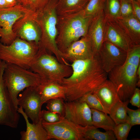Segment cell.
Segmentation results:
<instances>
[{
    "instance_id": "cell-4",
    "label": "cell",
    "mask_w": 140,
    "mask_h": 140,
    "mask_svg": "<svg viewBox=\"0 0 140 140\" xmlns=\"http://www.w3.org/2000/svg\"><path fill=\"white\" fill-rule=\"evenodd\" d=\"M51 54L45 50L39 48L30 69L44 79L61 84L64 78L71 75L72 70L69 64L60 63Z\"/></svg>"
},
{
    "instance_id": "cell-1",
    "label": "cell",
    "mask_w": 140,
    "mask_h": 140,
    "mask_svg": "<svg viewBox=\"0 0 140 140\" xmlns=\"http://www.w3.org/2000/svg\"><path fill=\"white\" fill-rule=\"evenodd\" d=\"M140 64L139 46L128 53L123 64L115 67L108 74V79L114 85L122 101L129 100L137 87V71Z\"/></svg>"
},
{
    "instance_id": "cell-6",
    "label": "cell",
    "mask_w": 140,
    "mask_h": 140,
    "mask_svg": "<svg viewBox=\"0 0 140 140\" xmlns=\"http://www.w3.org/2000/svg\"><path fill=\"white\" fill-rule=\"evenodd\" d=\"M38 49L39 46L36 44L18 37L9 45H4L0 41V60L28 69Z\"/></svg>"
},
{
    "instance_id": "cell-14",
    "label": "cell",
    "mask_w": 140,
    "mask_h": 140,
    "mask_svg": "<svg viewBox=\"0 0 140 140\" xmlns=\"http://www.w3.org/2000/svg\"><path fill=\"white\" fill-rule=\"evenodd\" d=\"M104 41L111 43L127 53L137 46L115 20L105 18Z\"/></svg>"
},
{
    "instance_id": "cell-22",
    "label": "cell",
    "mask_w": 140,
    "mask_h": 140,
    "mask_svg": "<svg viewBox=\"0 0 140 140\" xmlns=\"http://www.w3.org/2000/svg\"><path fill=\"white\" fill-rule=\"evenodd\" d=\"M56 10L58 16L79 12L85 8L90 0H56Z\"/></svg>"
},
{
    "instance_id": "cell-32",
    "label": "cell",
    "mask_w": 140,
    "mask_h": 140,
    "mask_svg": "<svg viewBox=\"0 0 140 140\" xmlns=\"http://www.w3.org/2000/svg\"><path fill=\"white\" fill-rule=\"evenodd\" d=\"M120 17H125L133 15L132 8L130 1L120 0Z\"/></svg>"
},
{
    "instance_id": "cell-36",
    "label": "cell",
    "mask_w": 140,
    "mask_h": 140,
    "mask_svg": "<svg viewBox=\"0 0 140 140\" xmlns=\"http://www.w3.org/2000/svg\"><path fill=\"white\" fill-rule=\"evenodd\" d=\"M132 8L133 14L135 17L140 22V1H131Z\"/></svg>"
},
{
    "instance_id": "cell-24",
    "label": "cell",
    "mask_w": 140,
    "mask_h": 140,
    "mask_svg": "<svg viewBox=\"0 0 140 140\" xmlns=\"http://www.w3.org/2000/svg\"><path fill=\"white\" fill-rule=\"evenodd\" d=\"M129 100L119 101L109 111V116L115 124L128 122L127 109Z\"/></svg>"
},
{
    "instance_id": "cell-31",
    "label": "cell",
    "mask_w": 140,
    "mask_h": 140,
    "mask_svg": "<svg viewBox=\"0 0 140 140\" xmlns=\"http://www.w3.org/2000/svg\"><path fill=\"white\" fill-rule=\"evenodd\" d=\"M50 0H21V4L28 9L36 12L43 9Z\"/></svg>"
},
{
    "instance_id": "cell-18",
    "label": "cell",
    "mask_w": 140,
    "mask_h": 140,
    "mask_svg": "<svg viewBox=\"0 0 140 140\" xmlns=\"http://www.w3.org/2000/svg\"><path fill=\"white\" fill-rule=\"evenodd\" d=\"M37 88L42 104L48 100L54 99L62 98L66 101L65 87L57 82L44 79Z\"/></svg>"
},
{
    "instance_id": "cell-10",
    "label": "cell",
    "mask_w": 140,
    "mask_h": 140,
    "mask_svg": "<svg viewBox=\"0 0 140 140\" xmlns=\"http://www.w3.org/2000/svg\"><path fill=\"white\" fill-rule=\"evenodd\" d=\"M12 30L17 37L39 46L41 33L35 20L34 12L28 9L22 17L16 21Z\"/></svg>"
},
{
    "instance_id": "cell-21",
    "label": "cell",
    "mask_w": 140,
    "mask_h": 140,
    "mask_svg": "<svg viewBox=\"0 0 140 140\" xmlns=\"http://www.w3.org/2000/svg\"><path fill=\"white\" fill-rule=\"evenodd\" d=\"M135 46H140V22L132 15L115 20Z\"/></svg>"
},
{
    "instance_id": "cell-23",
    "label": "cell",
    "mask_w": 140,
    "mask_h": 140,
    "mask_svg": "<svg viewBox=\"0 0 140 140\" xmlns=\"http://www.w3.org/2000/svg\"><path fill=\"white\" fill-rule=\"evenodd\" d=\"M92 124L97 128H101L106 131H113L115 124L108 114L93 109H91Z\"/></svg>"
},
{
    "instance_id": "cell-3",
    "label": "cell",
    "mask_w": 140,
    "mask_h": 140,
    "mask_svg": "<svg viewBox=\"0 0 140 140\" xmlns=\"http://www.w3.org/2000/svg\"><path fill=\"white\" fill-rule=\"evenodd\" d=\"M93 18L86 17L82 11L71 15L58 16L56 43L63 54L73 43L86 36Z\"/></svg>"
},
{
    "instance_id": "cell-39",
    "label": "cell",
    "mask_w": 140,
    "mask_h": 140,
    "mask_svg": "<svg viewBox=\"0 0 140 140\" xmlns=\"http://www.w3.org/2000/svg\"><path fill=\"white\" fill-rule=\"evenodd\" d=\"M130 1H140V0H128Z\"/></svg>"
},
{
    "instance_id": "cell-11",
    "label": "cell",
    "mask_w": 140,
    "mask_h": 140,
    "mask_svg": "<svg viewBox=\"0 0 140 140\" xmlns=\"http://www.w3.org/2000/svg\"><path fill=\"white\" fill-rule=\"evenodd\" d=\"M128 53L116 46L104 41L96 55L103 70L107 74L115 67L123 64Z\"/></svg>"
},
{
    "instance_id": "cell-34",
    "label": "cell",
    "mask_w": 140,
    "mask_h": 140,
    "mask_svg": "<svg viewBox=\"0 0 140 140\" xmlns=\"http://www.w3.org/2000/svg\"><path fill=\"white\" fill-rule=\"evenodd\" d=\"M60 116L58 114L51 112L48 110H41L40 117L42 120L48 123H54L59 121Z\"/></svg>"
},
{
    "instance_id": "cell-26",
    "label": "cell",
    "mask_w": 140,
    "mask_h": 140,
    "mask_svg": "<svg viewBox=\"0 0 140 140\" xmlns=\"http://www.w3.org/2000/svg\"><path fill=\"white\" fill-rule=\"evenodd\" d=\"M106 0H90L82 11L85 16L93 18L104 11Z\"/></svg>"
},
{
    "instance_id": "cell-37",
    "label": "cell",
    "mask_w": 140,
    "mask_h": 140,
    "mask_svg": "<svg viewBox=\"0 0 140 140\" xmlns=\"http://www.w3.org/2000/svg\"><path fill=\"white\" fill-rule=\"evenodd\" d=\"M8 7L13 6L19 4H21L19 0H5Z\"/></svg>"
},
{
    "instance_id": "cell-12",
    "label": "cell",
    "mask_w": 140,
    "mask_h": 140,
    "mask_svg": "<svg viewBox=\"0 0 140 140\" xmlns=\"http://www.w3.org/2000/svg\"><path fill=\"white\" fill-rule=\"evenodd\" d=\"M17 104L24 109L25 113L32 123L36 124L38 122L43 104L37 87H30L25 89L19 95Z\"/></svg>"
},
{
    "instance_id": "cell-7",
    "label": "cell",
    "mask_w": 140,
    "mask_h": 140,
    "mask_svg": "<svg viewBox=\"0 0 140 140\" xmlns=\"http://www.w3.org/2000/svg\"><path fill=\"white\" fill-rule=\"evenodd\" d=\"M42 123L49 139L86 140L85 134L86 126L75 123L64 116H60V120L54 123H48L42 120Z\"/></svg>"
},
{
    "instance_id": "cell-25",
    "label": "cell",
    "mask_w": 140,
    "mask_h": 140,
    "mask_svg": "<svg viewBox=\"0 0 140 140\" xmlns=\"http://www.w3.org/2000/svg\"><path fill=\"white\" fill-rule=\"evenodd\" d=\"M85 136L86 140H115L113 131L102 132L93 125L86 126Z\"/></svg>"
},
{
    "instance_id": "cell-29",
    "label": "cell",
    "mask_w": 140,
    "mask_h": 140,
    "mask_svg": "<svg viewBox=\"0 0 140 140\" xmlns=\"http://www.w3.org/2000/svg\"><path fill=\"white\" fill-rule=\"evenodd\" d=\"M64 100L60 98L51 99L46 103V107L48 110L56 113L62 116H64Z\"/></svg>"
},
{
    "instance_id": "cell-13",
    "label": "cell",
    "mask_w": 140,
    "mask_h": 140,
    "mask_svg": "<svg viewBox=\"0 0 140 140\" xmlns=\"http://www.w3.org/2000/svg\"><path fill=\"white\" fill-rule=\"evenodd\" d=\"M100 64L96 55L89 58L74 61L71 65H70L72 70L71 74L68 77L64 78L61 84L66 87L83 81Z\"/></svg>"
},
{
    "instance_id": "cell-28",
    "label": "cell",
    "mask_w": 140,
    "mask_h": 140,
    "mask_svg": "<svg viewBox=\"0 0 140 140\" xmlns=\"http://www.w3.org/2000/svg\"><path fill=\"white\" fill-rule=\"evenodd\" d=\"M105 18L116 19L120 17V0H106Z\"/></svg>"
},
{
    "instance_id": "cell-30",
    "label": "cell",
    "mask_w": 140,
    "mask_h": 140,
    "mask_svg": "<svg viewBox=\"0 0 140 140\" xmlns=\"http://www.w3.org/2000/svg\"><path fill=\"white\" fill-rule=\"evenodd\" d=\"M132 127L129 122L115 124L113 132L117 140H127Z\"/></svg>"
},
{
    "instance_id": "cell-16",
    "label": "cell",
    "mask_w": 140,
    "mask_h": 140,
    "mask_svg": "<svg viewBox=\"0 0 140 140\" xmlns=\"http://www.w3.org/2000/svg\"><path fill=\"white\" fill-rule=\"evenodd\" d=\"M104 29L103 11L92 18L86 35L90 40L95 56L97 55L104 41Z\"/></svg>"
},
{
    "instance_id": "cell-9",
    "label": "cell",
    "mask_w": 140,
    "mask_h": 140,
    "mask_svg": "<svg viewBox=\"0 0 140 140\" xmlns=\"http://www.w3.org/2000/svg\"><path fill=\"white\" fill-rule=\"evenodd\" d=\"M28 10L21 4L0 9V41L1 43L9 45L17 38L13 31V26Z\"/></svg>"
},
{
    "instance_id": "cell-27",
    "label": "cell",
    "mask_w": 140,
    "mask_h": 140,
    "mask_svg": "<svg viewBox=\"0 0 140 140\" xmlns=\"http://www.w3.org/2000/svg\"><path fill=\"white\" fill-rule=\"evenodd\" d=\"M78 100L85 102L90 109L97 110L109 114V111L104 106L97 96L93 93L86 94Z\"/></svg>"
},
{
    "instance_id": "cell-19",
    "label": "cell",
    "mask_w": 140,
    "mask_h": 140,
    "mask_svg": "<svg viewBox=\"0 0 140 140\" xmlns=\"http://www.w3.org/2000/svg\"><path fill=\"white\" fill-rule=\"evenodd\" d=\"M93 93L99 98L109 113L114 105L121 100L115 86L109 79L100 85Z\"/></svg>"
},
{
    "instance_id": "cell-35",
    "label": "cell",
    "mask_w": 140,
    "mask_h": 140,
    "mask_svg": "<svg viewBox=\"0 0 140 140\" xmlns=\"http://www.w3.org/2000/svg\"><path fill=\"white\" fill-rule=\"evenodd\" d=\"M132 106L140 108V90L136 87L129 100Z\"/></svg>"
},
{
    "instance_id": "cell-20",
    "label": "cell",
    "mask_w": 140,
    "mask_h": 140,
    "mask_svg": "<svg viewBox=\"0 0 140 140\" xmlns=\"http://www.w3.org/2000/svg\"><path fill=\"white\" fill-rule=\"evenodd\" d=\"M18 111L23 116L26 122V131L20 132L21 140H47L49 139L47 133L43 127L42 119L41 118L36 124L30 123L28 117L23 108L20 106L18 109Z\"/></svg>"
},
{
    "instance_id": "cell-40",
    "label": "cell",
    "mask_w": 140,
    "mask_h": 140,
    "mask_svg": "<svg viewBox=\"0 0 140 140\" xmlns=\"http://www.w3.org/2000/svg\"><path fill=\"white\" fill-rule=\"evenodd\" d=\"M19 0L20 1V3H21V0Z\"/></svg>"
},
{
    "instance_id": "cell-2",
    "label": "cell",
    "mask_w": 140,
    "mask_h": 140,
    "mask_svg": "<svg viewBox=\"0 0 140 140\" xmlns=\"http://www.w3.org/2000/svg\"><path fill=\"white\" fill-rule=\"evenodd\" d=\"M56 5V0H50L43 9L34 12L35 20L41 33L39 48L45 50L53 54L60 62L65 64L66 61L64 54L58 50L56 43L58 17Z\"/></svg>"
},
{
    "instance_id": "cell-5",
    "label": "cell",
    "mask_w": 140,
    "mask_h": 140,
    "mask_svg": "<svg viewBox=\"0 0 140 140\" xmlns=\"http://www.w3.org/2000/svg\"><path fill=\"white\" fill-rule=\"evenodd\" d=\"M3 78L9 94L17 104L18 96L21 92L30 87H38L43 79L37 73L8 64L5 68Z\"/></svg>"
},
{
    "instance_id": "cell-17",
    "label": "cell",
    "mask_w": 140,
    "mask_h": 140,
    "mask_svg": "<svg viewBox=\"0 0 140 140\" xmlns=\"http://www.w3.org/2000/svg\"><path fill=\"white\" fill-rule=\"evenodd\" d=\"M94 56L90 41L87 36L72 43L64 54L65 59L72 62L75 60L89 58Z\"/></svg>"
},
{
    "instance_id": "cell-8",
    "label": "cell",
    "mask_w": 140,
    "mask_h": 140,
    "mask_svg": "<svg viewBox=\"0 0 140 140\" xmlns=\"http://www.w3.org/2000/svg\"><path fill=\"white\" fill-rule=\"evenodd\" d=\"M6 64L0 60V125L13 128L18 127L20 115L18 106L9 94L3 78Z\"/></svg>"
},
{
    "instance_id": "cell-15",
    "label": "cell",
    "mask_w": 140,
    "mask_h": 140,
    "mask_svg": "<svg viewBox=\"0 0 140 140\" xmlns=\"http://www.w3.org/2000/svg\"><path fill=\"white\" fill-rule=\"evenodd\" d=\"M64 117L78 125L85 127L92 125L90 108L85 102L78 100L64 102Z\"/></svg>"
},
{
    "instance_id": "cell-38",
    "label": "cell",
    "mask_w": 140,
    "mask_h": 140,
    "mask_svg": "<svg viewBox=\"0 0 140 140\" xmlns=\"http://www.w3.org/2000/svg\"><path fill=\"white\" fill-rule=\"evenodd\" d=\"M9 8L5 0H0V9Z\"/></svg>"
},
{
    "instance_id": "cell-33",
    "label": "cell",
    "mask_w": 140,
    "mask_h": 140,
    "mask_svg": "<svg viewBox=\"0 0 140 140\" xmlns=\"http://www.w3.org/2000/svg\"><path fill=\"white\" fill-rule=\"evenodd\" d=\"M128 122L132 127L140 124V108L134 110L128 107L127 109Z\"/></svg>"
}]
</instances>
